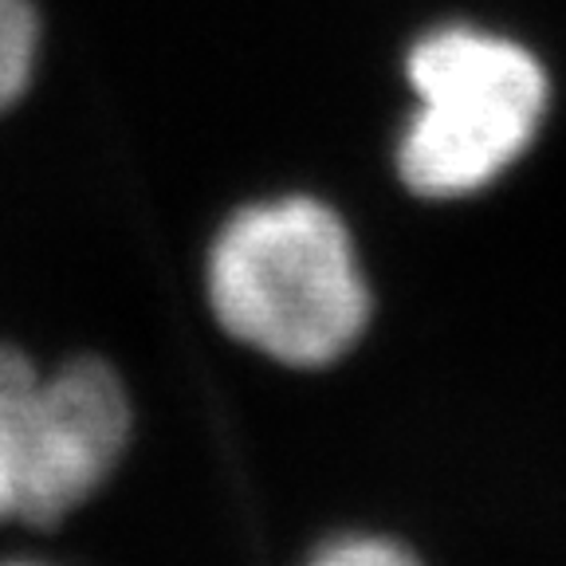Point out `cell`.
<instances>
[{
    "label": "cell",
    "instance_id": "cell-5",
    "mask_svg": "<svg viewBox=\"0 0 566 566\" xmlns=\"http://www.w3.org/2000/svg\"><path fill=\"white\" fill-rule=\"evenodd\" d=\"M307 566H421L401 543L381 535H346L318 551Z\"/></svg>",
    "mask_w": 566,
    "mask_h": 566
},
{
    "label": "cell",
    "instance_id": "cell-2",
    "mask_svg": "<svg viewBox=\"0 0 566 566\" xmlns=\"http://www.w3.org/2000/svg\"><path fill=\"white\" fill-rule=\"evenodd\" d=\"M417 115L398 146L413 193L469 197L523 158L543 111L547 75L523 44L484 28H437L409 52Z\"/></svg>",
    "mask_w": 566,
    "mask_h": 566
},
{
    "label": "cell",
    "instance_id": "cell-1",
    "mask_svg": "<svg viewBox=\"0 0 566 566\" xmlns=\"http://www.w3.org/2000/svg\"><path fill=\"white\" fill-rule=\"evenodd\" d=\"M205 295L217 327L272 363L315 370L370 323V287L343 217L315 197L240 209L212 237Z\"/></svg>",
    "mask_w": 566,
    "mask_h": 566
},
{
    "label": "cell",
    "instance_id": "cell-6",
    "mask_svg": "<svg viewBox=\"0 0 566 566\" xmlns=\"http://www.w3.org/2000/svg\"><path fill=\"white\" fill-rule=\"evenodd\" d=\"M0 566H67L60 558H52L48 551L35 547H4L0 551Z\"/></svg>",
    "mask_w": 566,
    "mask_h": 566
},
{
    "label": "cell",
    "instance_id": "cell-3",
    "mask_svg": "<svg viewBox=\"0 0 566 566\" xmlns=\"http://www.w3.org/2000/svg\"><path fill=\"white\" fill-rule=\"evenodd\" d=\"M44 358L20 338H0V547H20L28 429Z\"/></svg>",
    "mask_w": 566,
    "mask_h": 566
},
{
    "label": "cell",
    "instance_id": "cell-4",
    "mask_svg": "<svg viewBox=\"0 0 566 566\" xmlns=\"http://www.w3.org/2000/svg\"><path fill=\"white\" fill-rule=\"evenodd\" d=\"M48 28L35 0H0V126L32 103L44 75Z\"/></svg>",
    "mask_w": 566,
    "mask_h": 566
}]
</instances>
